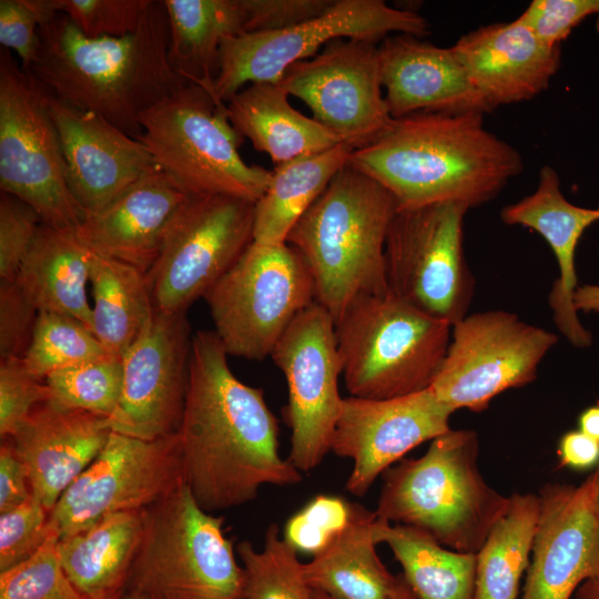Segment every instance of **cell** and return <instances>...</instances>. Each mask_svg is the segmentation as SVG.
<instances>
[{"label":"cell","instance_id":"obj_1","mask_svg":"<svg viewBox=\"0 0 599 599\" xmlns=\"http://www.w3.org/2000/svg\"><path fill=\"white\" fill-rule=\"evenodd\" d=\"M214 331L193 334L189 384L177 429L184 481L207 512L241 506L264 485L287 486L301 471L278 450V420L262 388L241 382Z\"/></svg>","mask_w":599,"mask_h":599},{"label":"cell","instance_id":"obj_2","mask_svg":"<svg viewBox=\"0 0 599 599\" xmlns=\"http://www.w3.org/2000/svg\"><path fill=\"white\" fill-rule=\"evenodd\" d=\"M348 165L379 182L398 210L493 200L524 169L521 154L489 132L483 114L418 112L392 120Z\"/></svg>","mask_w":599,"mask_h":599},{"label":"cell","instance_id":"obj_3","mask_svg":"<svg viewBox=\"0 0 599 599\" xmlns=\"http://www.w3.org/2000/svg\"><path fill=\"white\" fill-rule=\"evenodd\" d=\"M30 72L54 97L95 113L133 138L141 114L185 81L171 68L163 0H149L135 32L91 39L63 13L39 27Z\"/></svg>","mask_w":599,"mask_h":599},{"label":"cell","instance_id":"obj_4","mask_svg":"<svg viewBox=\"0 0 599 599\" xmlns=\"http://www.w3.org/2000/svg\"><path fill=\"white\" fill-rule=\"evenodd\" d=\"M398 206L379 182L346 164L290 231L315 301L334 323L359 296L388 293L385 243Z\"/></svg>","mask_w":599,"mask_h":599},{"label":"cell","instance_id":"obj_5","mask_svg":"<svg viewBox=\"0 0 599 599\" xmlns=\"http://www.w3.org/2000/svg\"><path fill=\"white\" fill-rule=\"evenodd\" d=\"M478 456L475 430L449 429L434 438L423 456L383 474L376 515L423 530L448 549L476 555L509 501L485 480Z\"/></svg>","mask_w":599,"mask_h":599},{"label":"cell","instance_id":"obj_6","mask_svg":"<svg viewBox=\"0 0 599 599\" xmlns=\"http://www.w3.org/2000/svg\"><path fill=\"white\" fill-rule=\"evenodd\" d=\"M450 336V324L389 292L357 297L335 322L349 396L388 399L429 388Z\"/></svg>","mask_w":599,"mask_h":599},{"label":"cell","instance_id":"obj_7","mask_svg":"<svg viewBox=\"0 0 599 599\" xmlns=\"http://www.w3.org/2000/svg\"><path fill=\"white\" fill-rule=\"evenodd\" d=\"M138 138L155 164L187 194L223 195L256 203L272 171L247 164L243 136L232 125L226 103L185 82L140 116Z\"/></svg>","mask_w":599,"mask_h":599},{"label":"cell","instance_id":"obj_8","mask_svg":"<svg viewBox=\"0 0 599 599\" xmlns=\"http://www.w3.org/2000/svg\"><path fill=\"white\" fill-rule=\"evenodd\" d=\"M185 481L144 510L126 589L155 599H242L245 576L223 531Z\"/></svg>","mask_w":599,"mask_h":599},{"label":"cell","instance_id":"obj_9","mask_svg":"<svg viewBox=\"0 0 599 599\" xmlns=\"http://www.w3.org/2000/svg\"><path fill=\"white\" fill-rule=\"evenodd\" d=\"M203 298L227 355L263 361L297 315L315 302V286L303 257L290 244L252 242Z\"/></svg>","mask_w":599,"mask_h":599},{"label":"cell","instance_id":"obj_10","mask_svg":"<svg viewBox=\"0 0 599 599\" xmlns=\"http://www.w3.org/2000/svg\"><path fill=\"white\" fill-rule=\"evenodd\" d=\"M0 190L29 204L42 224L75 231L84 213L68 185L45 88L0 50Z\"/></svg>","mask_w":599,"mask_h":599},{"label":"cell","instance_id":"obj_11","mask_svg":"<svg viewBox=\"0 0 599 599\" xmlns=\"http://www.w3.org/2000/svg\"><path fill=\"white\" fill-rule=\"evenodd\" d=\"M390 32L423 38L429 26L419 13L383 0H334L324 13L294 27L229 38L221 47L215 97L226 103L250 83L280 82L291 65L311 59L335 39L379 43Z\"/></svg>","mask_w":599,"mask_h":599},{"label":"cell","instance_id":"obj_12","mask_svg":"<svg viewBox=\"0 0 599 599\" xmlns=\"http://www.w3.org/2000/svg\"><path fill=\"white\" fill-rule=\"evenodd\" d=\"M468 210L458 203L397 210L385 243L388 292L451 326L468 314L475 291L464 253Z\"/></svg>","mask_w":599,"mask_h":599},{"label":"cell","instance_id":"obj_13","mask_svg":"<svg viewBox=\"0 0 599 599\" xmlns=\"http://www.w3.org/2000/svg\"><path fill=\"white\" fill-rule=\"evenodd\" d=\"M254 203L187 194L170 219L146 273L155 309L186 312L253 242Z\"/></svg>","mask_w":599,"mask_h":599},{"label":"cell","instance_id":"obj_14","mask_svg":"<svg viewBox=\"0 0 599 599\" xmlns=\"http://www.w3.org/2000/svg\"><path fill=\"white\" fill-rule=\"evenodd\" d=\"M558 337L506 311L467 314L451 326L441 367L430 386L454 412L486 409L497 395L534 382Z\"/></svg>","mask_w":599,"mask_h":599},{"label":"cell","instance_id":"obj_15","mask_svg":"<svg viewBox=\"0 0 599 599\" xmlns=\"http://www.w3.org/2000/svg\"><path fill=\"white\" fill-rule=\"evenodd\" d=\"M183 481L177 434L144 440L111 432L49 512L50 529L60 539L109 515L148 509Z\"/></svg>","mask_w":599,"mask_h":599},{"label":"cell","instance_id":"obj_16","mask_svg":"<svg viewBox=\"0 0 599 599\" xmlns=\"http://www.w3.org/2000/svg\"><path fill=\"white\" fill-rule=\"evenodd\" d=\"M270 357L287 385L283 415L291 430L288 460L307 473L331 451L344 399L338 390L342 364L331 314L313 302L292 322Z\"/></svg>","mask_w":599,"mask_h":599},{"label":"cell","instance_id":"obj_17","mask_svg":"<svg viewBox=\"0 0 599 599\" xmlns=\"http://www.w3.org/2000/svg\"><path fill=\"white\" fill-rule=\"evenodd\" d=\"M280 84L353 150L372 142L393 120L375 41L335 39L316 55L291 65Z\"/></svg>","mask_w":599,"mask_h":599},{"label":"cell","instance_id":"obj_18","mask_svg":"<svg viewBox=\"0 0 599 599\" xmlns=\"http://www.w3.org/2000/svg\"><path fill=\"white\" fill-rule=\"evenodd\" d=\"M192 338L186 312L155 309L122 356L121 398L108 418L112 432L144 440L177 433L189 384Z\"/></svg>","mask_w":599,"mask_h":599},{"label":"cell","instance_id":"obj_19","mask_svg":"<svg viewBox=\"0 0 599 599\" xmlns=\"http://www.w3.org/2000/svg\"><path fill=\"white\" fill-rule=\"evenodd\" d=\"M454 413L430 387L388 399L345 397L331 451L353 460L347 491L363 497L376 478L408 451L451 429Z\"/></svg>","mask_w":599,"mask_h":599},{"label":"cell","instance_id":"obj_20","mask_svg":"<svg viewBox=\"0 0 599 599\" xmlns=\"http://www.w3.org/2000/svg\"><path fill=\"white\" fill-rule=\"evenodd\" d=\"M520 599H570L599 575V519L590 476L580 485L547 484Z\"/></svg>","mask_w":599,"mask_h":599},{"label":"cell","instance_id":"obj_21","mask_svg":"<svg viewBox=\"0 0 599 599\" xmlns=\"http://www.w3.org/2000/svg\"><path fill=\"white\" fill-rule=\"evenodd\" d=\"M68 185L87 215L105 209L156 164L136 138L102 116L80 110L47 91Z\"/></svg>","mask_w":599,"mask_h":599},{"label":"cell","instance_id":"obj_22","mask_svg":"<svg viewBox=\"0 0 599 599\" xmlns=\"http://www.w3.org/2000/svg\"><path fill=\"white\" fill-rule=\"evenodd\" d=\"M379 62L385 100L394 119L418 112L484 115L494 110L451 47L398 33L379 42Z\"/></svg>","mask_w":599,"mask_h":599},{"label":"cell","instance_id":"obj_23","mask_svg":"<svg viewBox=\"0 0 599 599\" xmlns=\"http://www.w3.org/2000/svg\"><path fill=\"white\" fill-rule=\"evenodd\" d=\"M111 432L106 417L47 400L3 441L26 466L32 495L50 512L99 456Z\"/></svg>","mask_w":599,"mask_h":599},{"label":"cell","instance_id":"obj_24","mask_svg":"<svg viewBox=\"0 0 599 599\" xmlns=\"http://www.w3.org/2000/svg\"><path fill=\"white\" fill-rule=\"evenodd\" d=\"M451 48L493 109L544 92L561 60L560 47L541 41L517 19L480 27Z\"/></svg>","mask_w":599,"mask_h":599},{"label":"cell","instance_id":"obj_25","mask_svg":"<svg viewBox=\"0 0 599 599\" xmlns=\"http://www.w3.org/2000/svg\"><path fill=\"white\" fill-rule=\"evenodd\" d=\"M187 193L155 165L99 213L75 230L93 253L148 273L155 262L165 227Z\"/></svg>","mask_w":599,"mask_h":599},{"label":"cell","instance_id":"obj_26","mask_svg":"<svg viewBox=\"0 0 599 599\" xmlns=\"http://www.w3.org/2000/svg\"><path fill=\"white\" fill-rule=\"evenodd\" d=\"M500 217L508 225L536 231L549 244L559 268V276L548 296L554 322L573 346H589L592 335L580 322L573 305L578 287L575 257L583 232L599 221V206L587 209L570 203L561 192L558 173L545 165L539 172L536 190L505 206Z\"/></svg>","mask_w":599,"mask_h":599},{"label":"cell","instance_id":"obj_27","mask_svg":"<svg viewBox=\"0 0 599 599\" xmlns=\"http://www.w3.org/2000/svg\"><path fill=\"white\" fill-rule=\"evenodd\" d=\"M379 518L352 502L346 526L304 564L305 579L335 599H418L403 575H393L376 552Z\"/></svg>","mask_w":599,"mask_h":599},{"label":"cell","instance_id":"obj_28","mask_svg":"<svg viewBox=\"0 0 599 599\" xmlns=\"http://www.w3.org/2000/svg\"><path fill=\"white\" fill-rule=\"evenodd\" d=\"M226 111L235 130L275 165L343 143L316 120L293 108L280 82L247 84L226 102Z\"/></svg>","mask_w":599,"mask_h":599},{"label":"cell","instance_id":"obj_29","mask_svg":"<svg viewBox=\"0 0 599 599\" xmlns=\"http://www.w3.org/2000/svg\"><path fill=\"white\" fill-rule=\"evenodd\" d=\"M93 256L75 231L41 224L16 281L39 312L73 317L92 331L87 285Z\"/></svg>","mask_w":599,"mask_h":599},{"label":"cell","instance_id":"obj_30","mask_svg":"<svg viewBox=\"0 0 599 599\" xmlns=\"http://www.w3.org/2000/svg\"><path fill=\"white\" fill-rule=\"evenodd\" d=\"M144 510L112 514L58 539L60 564L85 599H103L125 591L143 534Z\"/></svg>","mask_w":599,"mask_h":599},{"label":"cell","instance_id":"obj_31","mask_svg":"<svg viewBox=\"0 0 599 599\" xmlns=\"http://www.w3.org/2000/svg\"><path fill=\"white\" fill-rule=\"evenodd\" d=\"M163 1L172 70L185 81L214 93L224 40L245 33L243 0Z\"/></svg>","mask_w":599,"mask_h":599},{"label":"cell","instance_id":"obj_32","mask_svg":"<svg viewBox=\"0 0 599 599\" xmlns=\"http://www.w3.org/2000/svg\"><path fill=\"white\" fill-rule=\"evenodd\" d=\"M352 151L341 143L275 165L265 192L254 204L253 242L286 243L292 227L347 164Z\"/></svg>","mask_w":599,"mask_h":599},{"label":"cell","instance_id":"obj_33","mask_svg":"<svg viewBox=\"0 0 599 599\" xmlns=\"http://www.w3.org/2000/svg\"><path fill=\"white\" fill-rule=\"evenodd\" d=\"M376 538L390 548L418 599H475V554L447 549L423 530L380 518Z\"/></svg>","mask_w":599,"mask_h":599},{"label":"cell","instance_id":"obj_34","mask_svg":"<svg viewBox=\"0 0 599 599\" xmlns=\"http://www.w3.org/2000/svg\"><path fill=\"white\" fill-rule=\"evenodd\" d=\"M90 282L92 332L109 354L122 357L155 312L146 273L94 253Z\"/></svg>","mask_w":599,"mask_h":599},{"label":"cell","instance_id":"obj_35","mask_svg":"<svg viewBox=\"0 0 599 599\" xmlns=\"http://www.w3.org/2000/svg\"><path fill=\"white\" fill-rule=\"evenodd\" d=\"M539 515L536 494L509 496L502 516L476 554L475 599H517L527 571Z\"/></svg>","mask_w":599,"mask_h":599},{"label":"cell","instance_id":"obj_36","mask_svg":"<svg viewBox=\"0 0 599 599\" xmlns=\"http://www.w3.org/2000/svg\"><path fill=\"white\" fill-rule=\"evenodd\" d=\"M236 552L245 576L242 599H313L304 564L276 524L266 529L262 550L243 540L237 544Z\"/></svg>","mask_w":599,"mask_h":599},{"label":"cell","instance_id":"obj_37","mask_svg":"<svg viewBox=\"0 0 599 599\" xmlns=\"http://www.w3.org/2000/svg\"><path fill=\"white\" fill-rule=\"evenodd\" d=\"M48 402L67 408L109 418L115 412L122 393V357L103 358L65 367L44 378Z\"/></svg>","mask_w":599,"mask_h":599},{"label":"cell","instance_id":"obj_38","mask_svg":"<svg viewBox=\"0 0 599 599\" xmlns=\"http://www.w3.org/2000/svg\"><path fill=\"white\" fill-rule=\"evenodd\" d=\"M109 354L82 322L61 314L39 312L30 346L23 356L38 377L65 367L97 361Z\"/></svg>","mask_w":599,"mask_h":599},{"label":"cell","instance_id":"obj_39","mask_svg":"<svg viewBox=\"0 0 599 599\" xmlns=\"http://www.w3.org/2000/svg\"><path fill=\"white\" fill-rule=\"evenodd\" d=\"M52 532L29 559L0 572V599H85L63 570Z\"/></svg>","mask_w":599,"mask_h":599},{"label":"cell","instance_id":"obj_40","mask_svg":"<svg viewBox=\"0 0 599 599\" xmlns=\"http://www.w3.org/2000/svg\"><path fill=\"white\" fill-rule=\"evenodd\" d=\"M149 0H49L88 38H121L139 28Z\"/></svg>","mask_w":599,"mask_h":599},{"label":"cell","instance_id":"obj_41","mask_svg":"<svg viewBox=\"0 0 599 599\" xmlns=\"http://www.w3.org/2000/svg\"><path fill=\"white\" fill-rule=\"evenodd\" d=\"M352 502L317 495L286 521L283 538L297 552H319L348 522Z\"/></svg>","mask_w":599,"mask_h":599},{"label":"cell","instance_id":"obj_42","mask_svg":"<svg viewBox=\"0 0 599 599\" xmlns=\"http://www.w3.org/2000/svg\"><path fill=\"white\" fill-rule=\"evenodd\" d=\"M48 400L44 378L32 374L22 358L0 359V436L12 437L31 413Z\"/></svg>","mask_w":599,"mask_h":599},{"label":"cell","instance_id":"obj_43","mask_svg":"<svg viewBox=\"0 0 599 599\" xmlns=\"http://www.w3.org/2000/svg\"><path fill=\"white\" fill-rule=\"evenodd\" d=\"M52 532L49 511L34 496L0 514V572L33 556Z\"/></svg>","mask_w":599,"mask_h":599},{"label":"cell","instance_id":"obj_44","mask_svg":"<svg viewBox=\"0 0 599 599\" xmlns=\"http://www.w3.org/2000/svg\"><path fill=\"white\" fill-rule=\"evenodd\" d=\"M42 224L26 202L0 193V280L13 281Z\"/></svg>","mask_w":599,"mask_h":599},{"label":"cell","instance_id":"obj_45","mask_svg":"<svg viewBox=\"0 0 599 599\" xmlns=\"http://www.w3.org/2000/svg\"><path fill=\"white\" fill-rule=\"evenodd\" d=\"M592 14L599 16V0H534L517 20L541 41L560 47L571 31Z\"/></svg>","mask_w":599,"mask_h":599},{"label":"cell","instance_id":"obj_46","mask_svg":"<svg viewBox=\"0 0 599 599\" xmlns=\"http://www.w3.org/2000/svg\"><path fill=\"white\" fill-rule=\"evenodd\" d=\"M38 314L39 311L16 280L0 282V359L23 358Z\"/></svg>","mask_w":599,"mask_h":599},{"label":"cell","instance_id":"obj_47","mask_svg":"<svg viewBox=\"0 0 599 599\" xmlns=\"http://www.w3.org/2000/svg\"><path fill=\"white\" fill-rule=\"evenodd\" d=\"M333 0H243L245 33L277 31L324 13Z\"/></svg>","mask_w":599,"mask_h":599},{"label":"cell","instance_id":"obj_48","mask_svg":"<svg viewBox=\"0 0 599 599\" xmlns=\"http://www.w3.org/2000/svg\"><path fill=\"white\" fill-rule=\"evenodd\" d=\"M40 20L28 0H0V43L29 71L39 53Z\"/></svg>","mask_w":599,"mask_h":599},{"label":"cell","instance_id":"obj_49","mask_svg":"<svg viewBox=\"0 0 599 599\" xmlns=\"http://www.w3.org/2000/svg\"><path fill=\"white\" fill-rule=\"evenodd\" d=\"M26 466L8 441L0 448V514L14 509L32 497Z\"/></svg>","mask_w":599,"mask_h":599},{"label":"cell","instance_id":"obj_50","mask_svg":"<svg viewBox=\"0 0 599 599\" xmlns=\"http://www.w3.org/2000/svg\"><path fill=\"white\" fill-rule=\"evenodd\" d=\"M557 455L561 467L580 471L593 469L599 465V441L579 429L569 430L560 437Z\"/></svg>","mask_w":599,"mask_h":599},{"label":"cell","instance_id":"obj_51","mask_svg":"<svg viewBox=\"0 0 599 599\" xmlns=\"http://www.w3.org/2000/svg\"><path fill=\"white\" fill-rule=\"evenodd\" d=\"M573 305L577 312H599V285L578 286L573 294Z\"/></svg>","mask_w":599,"mask_h":599},{"label":"cell","instance_id":"obj_52","mask_svg":"<svg viewBox=\"0 0 599 599\" xmlns=\"http://www.w3.org/2000/svg\"><path fill=\"white\" fill-rule=\"evenodd\" d=\"M578 426L580 432L599 441V403L580 413Z\"/></svg>","mask_w":599,"mask_h":599},{"label":"cell","instance_id":"obj_53","mask_svg":"<svg viewBox=\"0 0 599 599\" xmlns=\"http://www.w3.org/2000/svg\"><path fill=\"white\" fill-rule=\"evenodd\" d=\"M575 599H599V575L582 582L575 592Z\"/></svg>","mask_w":599,"mask_h":599},{"label":"cell","instance_id":"obj_54","mask_svg":"<svg viewBox=\"0 0 599 599\" xmlns=\"http://www.w3.org/2000/svg\"><path fill=\"white\" fill-rule=\"evenodd\" d=\"M590 478L592 483L595 508L599 519V465L595 468L593 473L590 475Z\"/></svg>","mask_w":599,"mask_h":599},{"label":"cell","instance_id":"obj_55","mask_svg":"<svg viewBox=\"0 0 599 599\" xmlns=\"http://www.w3.org/2000/svg\"><path fill=\"white\" fill-rule=\"evenodd\" d=\"M121 599H155V598L150 597L148 595L140 593V592L125 590Z\"/></svg>","mask_w":599,"mask_h":599},{"label":"cell","instance_id":"obj_56","mask_svg":"<svg viewBox=\"0 0 599 599\" xmlns=\"http://www.w3.org/2000/svg\"><path fill=\"white\" fill-rule=\"evenodd\" d=\"M313 599H335L326 593L313 590Z\"/></svg>","mask_w":599,"mask_h":599},{"label":"cell","instance_id":"obj_57","mask_svg":"<svg viewBox=\"0 0 599 599\" xmlns=\"http://www.w3.org/2000/svg\"><path fill=\"white\" fill-rule=\"evenodd\" d=\"M124 593V592H123ZM116 595V596H112V597H108V598H103V599H121L122 595Z\"/></svg>","mask_w":599,"mask_h":599},{"label":"cell","instance_id":"obj_58","mask_svg":"<svg viewBox=\"0 0 599 599\" xmlns=\"http://www.w3.org/2000/svg\"><path fill=\"white\" fill-rule=\"evenodd\" d=\"M597 31L599 32V16L597 17Z\"/></svg>","mask_w":599,"mask_h":599}]
</instances>
